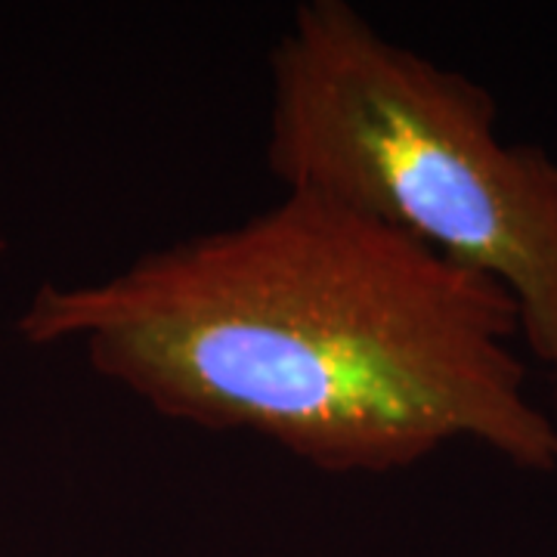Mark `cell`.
I'll list each match as a JSON object with an SVG mask.
<instances>
[{
	"label": "cell",
	"instance_id": "obj_1",
	"mask_svg": "<svg viewBox=\"0 0 557 557\" xmlns=\"http://www.w3.org/2000/svg\"><path fill=\"white\" fill-rule=\"evenodd\" d=\"M20 332L81 338L156 416L251 434L322 474H394L456 443L557 471L511 298L310 186L102 282L40 285Z\"/></svg>",
	"mask_w": 557,
	"mask_h": 557
},
{
	"label": "cell",
	"instance_id": "obj_2",
	"mask_svg": "<svg viewBox=\"0 0 557 557\" xmlns=\"http://www.w3.org/2000/svg\"><path fill=\"white\" fill-rule=\"evenodd\" d=\"M267 168L498 285L557 418V159L502 137L483 84L347 0H307L270 50Z\"/></svg>",
	"mask_w": 557,
	"mask_h": 557
}]
</instances>
